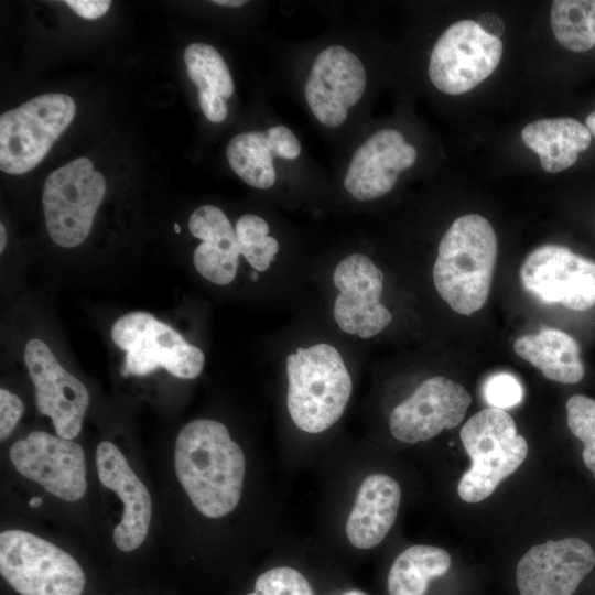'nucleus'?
Listing matches in <instances>:
<instances>
[{
  "label": "nucleus",
  "instance_id": "obj_1",
  "mask_svg": "<svg viewBox=\"0 0 595 595\" xmlns=\"http://www.w3.org/2000/svg\"><path fill=\"white\" fill-rule=\"evenodd\" d=\"M174 467L183 489L205 517H224L238 505L245 455L223 423L197 419L185 424L176 437Z\"/></svg>",
  "mask_w": 595,
  "mask_h": 595
},
{
  "label": "nucleus",
  "instance_id": "obj_2",
  "mask_svg": "<svg viewBox=\"0 0 595 595\" xmlns=\"http://www.w3.org/2000/svg\"><path fill=\"white\" fill-rule=\"evenodd\" d=\"M491 224L478 214L455 219L442 237L433 266L439 295L458 314L472 315L486 303L497 258Z\"/></svg>",
  "mask_w": 595,
  "mask_h": 595
},
{
  "label": "nucleus",
  "instance_id": "obj_3",
  "mask_svg": "<svg viewBox=\"0 0 595 595\" xmlns=\"http://www.w3.org/2000/svg\"><path fill=\"white\" fill-rule=\"evenodd\" d=\"M286 407L294 424L321 433L335 424L349 401L353 382L339 351L318 343L286 357Z\"/></svg>",
  "mask_w": 595,
  "mask_h": 595
},
{
  "label": "nucleus",
  "instance_id": "obj_4",
  "mask_svg": "<svg viewBox=\"0 0 595 595\" xmlns=\"http://www.w3.org/2000/svg\"><path fill=\"white\" fill-rule=\"evenodd\" d=\"M459 437L472 466L462 476L457 493L470 504L488 498L528 454V443L517 433L515 420L500 409L487 408L470 416Z\"/></svg>",
  "mask_w": 595,
  "mask_h": 595
},
{
  "label": "nucleus",
  "instance_id": "obj_5",
  "mask_svg": "<svg viewBox=\"0 0 595 595\" xmlns=\"http://www.w3.org/2000/svg\"><path fill=\"white\" fill-rule=\"evenodd\" d=\"M0 572L21 595H80L85 574L61 548L30 532L0 534Z\"/></svg>",
  "mask_w": 595,
  "mask_h": 595
},
{
  "label": "nucleus",
  "instance_id": "obj_6",
  "mask_svg": "<svg viewBox=\"0 0 595 595\" xmlns=\"http://www.w3.org/2000/svg\"><path fill=\"white\" fill-rule=\"evenodd\" d=\"M76 106L66 94L34 97L0 117V169L23 174L34 169L75 117Z\"/></svg>",
  "mask_w": 595,
  "mask_h": 595
},
{
  "label": "nucleus",
  "instance_id": "obj_7",
  "mask_svg": "<svg viewBox=\"0 0 595 595\" xmlns=\"http://www.w3.org/2000/svg\"><path fill=\"white\" fill-rule=\"evenodd\" d=\"M115 344L126 351L123 375L145 376L164 368L181 379H194L203 370L204 353L187 343L170 325L148 312H131L111 327Z\"/></svg>",
  "mask_w": 595,
  "mask_h": 595
},
{
  "label": "nucleus",
  "instance_id": "obj_8",
  "mask_svg": "<svg viewBox=\"0 0 595 595\" xmlns=\"http://www.w3.org/2000/svg\"><path fill=\"white\" fill-rule=\"evenodd\" d=\"M106 192L104 175L87 158H78L46 178L42 204L51 239L72 248L88 236Z\"/></svg>",
  "mask_w": 595,
  "mask_h": 595
},
{
  "label": "nucleus",
  "instance_id": "obj_9",
  "mask_svg": "<svg viewBox=\"0 0 595 595\" xmlns=\"http://www.w3.org/2000/svg\"><path fill=\"white\" fill-rule=\"evenodd\" d=\"M501 55L499 36L488 33L476 21H457L436 41L429 62V77L442 93L461 95L491 75Z\"/></svg>",
  "mask_w": 595,
  "mask_h": 595
},
{
  "label": "nucleus",
  "instance_id": "obj_10",
  "mask_svg": "<svg viewBox=\"0 0 595 595\" xmlns=\"http://www.w3.org/2000/svg\"><path fill=\"white\" fill-rule=\"evenodd\" d=\"M522 288L544 304L573 311L595 305V261L560 245H542L523 260Z\"/></svg>",
  "mask_w": 595,
  "mask_h": 595
},
{
  "label": "nucleus",
  "instance_id": "obj_11",
  "mask_svg": "<svg viewBox=\"0 0 595 595\" xmlns=\"http://www.w3.org/2000/svg\"><path fill=\"white\" fill-rule=\"evenodd\" d=\"M10 461L22 476L63 500L75 501L86 493L85 454L72 440L31 432L13 443Z\"/></svg>",
  "mask_w": 595,
  "mask_h": 595
},
{
  "label": "nucleus",
  "instance_id": "obj_12",
  "mask_svg": "<svg viewBox=\"0 0 595 595\" xmlns=\"http://www.w3.org/2000/svg\"><path fill=\"white\" fill-rule=\"evenodd\" d=\"M383 279L381 270L366 255L351 253L337 263L333 283L338 295L333 316L343 332L367 339L391 323V312L380 302Z\"/></svg>",
  "mask_w": 595,
  "mask_h": 595
},
{
  "label": "nucleus",
  "instance_id": "obj_13",
  "mask_svg": "<svg viewBox=\"0 0 595 595\" xmlns=\"http://www.w3.org/2000/svg\"><path fill=\"white\" fill-rule=\"evenodd\" d=\"M24 361L35 388L37 410L51 418L57 436L76 437L89 404L85 385L61 366L41 339L26 343Z\"/></svg>",
  "mask_w": 595,
  "mask_h": 595
},
{
  "label": "nucleus",
  "instance_id": "obj_14",
  "mask_svg": "<svg viewBox=\"0 0 595 595\" xmlns=\"http://www.w3.org/2000/svg\"><path fill=\"white\" fill-rule=\"evenodd\" d=\"M470 402L472 396L461 383L443 376L429 378L392 410L390 432L409 444L431 440L458 425Z\"/></svg>",
  "mask_w": 595,
  "mask_h": 595
},
{
  "label": "nucleus",
  "instance_id": "obj_15",
  "mask_svg": "<svg viewBox=\"0 0 595 595\" xmlns=\"http://www.w3.org/2000/svg\"><path fill=\"white\" fill-rule=\"evenodd\" d=\"M367 76L360 58L342 45L318 53L304 87V95L316 119L335 128L345 122L348 108L363 97Z\"/></svg>",
  "mask_w": 595,
  "mask_h": 595
},
{
  "label": "nucleus",
  "instance_id": "obj_16",
  "mask_svg": "<svg viewBox=\"0 0 595 595\" xmlns=\"http://www.w3.org/2000/svg\"><path fill=\"white\" fill-rule=\"evenodd\" d=\"M595 566V551L580 538L533 545L516 570L520 595H573Z\"/></svg>",
  "mask_w": 595,
  "mask_h": 595
},
{
  "label": "nucleus",
  "instance_id": "obj_17",
  "mask_svg": "<svg viewBox=\"0 0 595 595\" xmlns=\"http://www.w3.org/2000/svg\"><path fill=\"white\" fill-rule=\"evenodd\" d=\"M415 160V148L405 142L401 132L379 130L355 151L344 186L358 201L378 198L392 190L399 173Z\"/></svg>",
  "mask_w": 595,
  "mask_h": 595
},
{
  "label": "nucleus",
  "instance_id": "obj_18",
  "mask_svg": "<svg viewBox=\"0 0 595 595\" xmlns=\"http://www.w3.org/2000/svg\"><path fill=\"white\" fill-rule=\"evenodd\" d=\"M96 466L100 483L123 502L113 541L119 550L130 552L141 545L148 534L152 515L150 494L113 443L102 441L98 444Z\"/></svg>",
  "mask_w": 595,
  "mask_h": 595
},
{
  "label": "nucleus",
  "instance_id": "obj_19",
  "mask_svg": "<svg viewBox=\"0 0 595 595\" xmlns=\"http://www.w3.org/2000/svg\"><path fill=\"white\" fill-rule=\"evenodd\" d=\"M401 500V488L390 476L374 474L361 483L346 522V534L355 548L378 545L392 528Z\"/></svg>",
  "mask_w": 595,
  "mask_h": 595
},
{
  "label": "nucleus",
  "instance_id": "obj_20",
  "mask_svg": "<svg viewBox=\"0 0 595 595\" xmlns=\"http://www.w3.org/2000/svg\"><path fill=\"white\" fill-rule=\"evenodd\" d=\"M523 143L540 158L542 169L556 173L572 166L585 151L592 134L574 118L539 119L521 131Z\"/></svg>",
  "mask_w": 595,
  "mask_h": 595
},
{
  "label": "nucleus",
  "instance_id": "obj_21",
  "mask_svg": "<svg viewBox=\"0 0 595 595\" xmlns=\"http://www.w3.org/2000/svg\"><path fill=\"white\" fill-rule=\"evenodd\" d=\"M513 350L549 380L576 383L584 377L578 344L563 331L544 328L538 334L520 336L513 344Z\"/></svg>",
  "mask_w": 595,
  "mask_h": 595
},
{
  "label": "nucleus",
  "instance_id": "obj_22",
  "mask_svg": "<svg viewBox=\"0 0 595 595\" xmlns=\"http://www.w3.org/2000/svg\"><path fill=\"white\" fill-rule=\"evenodd\" d=\"M451 567L445 550L416 544L405 549L393 561L388 574L389 595H425L429 582Z\"/></svg>",
  "mask_w": 595,
  "mask_h": 595
},
{
  "label": "nucleus",
  "instance_id": "obj_23",
  "mask_svg": "<svg viewBox=\"0 0 595 595\" xmlns=\"http://www.w3.org/2000/svg\"><path fill=\"white\" fill-rule=\"evenodd\" d=\"M226 156L231 170L248 185L266 190L274 184V155L266 131L235 136L227 145Z\"/></svg>",
  "mask_w": 595,
  "mask_h": 595
},
{
  "label": "nucleus",
  "instance_id": "obj_24",
  "mask_svg": "<svg viewBox=\"0 0 595 595\" xmlns=\"http://www.w3.org/2000/svg\"><path fill=\"white\" fill-rule=\"evenodd\" d=\"M551 26L558 42L573 52L595 45V0H556L551 8Z\"/></svg>",
  "mask_w": 595,
  "mask_h": 595
},
{
  "label": "nucleus",
  "instance_id": "obj_25",
  "mask_svg": "<svg viewBox=\"0 0 595 595\" xmlns=\"http://www.w3.org/2000/svg\"><path fill=\"white\" fill-rule=\"evenodd\" d=\"M241 255L235 229L213 234L203 239L193 255L197 272L217 285L234 281Z\"/></svg>",
  "mask_w": 595,
  "mask_h": 595
},
{
  "label": "nucleus",
  "instance_id": "obj_26",
  "mask_svg": "<svg viewBox=\"0 0 595 595\" xmlns=\"http://www.w3.org/2000/svg\"><path fill=\"white\" fill-rule=\"evenodd\" d=\"M184 62L198 91H214L223 98L234 93L231 74L218 51L205 43H192L184 51Z\"/></svg>",
  "mask_w": 595,
  "mask_h": 595
},
{
  "label": "nucleus",
  "instance_id": "obj_27",
  "mask_svg": "<svg viewBox=\"0 0 595 595\" xmlns=\"http://www.w3.org/2000/svg\"><path fill=\"white\" fill-rule=\"evenodd\" d=\"M565 408L569 429L583 442V462L595 478V400L575 394L567 399Z\"/></svg>",
  "mask_w": 595,
  "mask_h": 595
},
{
  "label": "nucleus",
  "instance_id": "obj_28",
  "mask_svg": "<svg viewBox=\"0 0 595 595\" xmlns=\"http://www.w3.org/2000/svg\"><path fill=\"white\" fill-rule=\"evenodd\" d=\"M247 595H314L309 581L295 569L278 566L258 576Z\"/></svg>",
  "mask_w": 595,
  "mask_h": 595
},
{
  "label": "nucleus",
  "instance_id": "obj_29",
  "mask_svg": "<svg viewBox=\"0 0 595 595\" xmlns=\"http://www.w3.org/2000/svg\"><path fill=\"white\" fill-rule=\"evenodd\" d=\"M484 398L490 408L509 409L523 398L520 381L511 374L497 372L488 377L483 387Z\"/></svg>",
  "mask_w": 595,
  "mask_h": 595
},
{
  "label": "nucleus",
  "instance_id": "obj_30",
  "mask_svg": "<svg viewBox=\"0 0 595 595\" xmlns=\"http://www.w3.org/2000/svg\"><path fill=\"white\" fill-rule=\"evenodd\" d=\"M266 133L274 156L295 160L300 155L301 143L288 127L274 126L266 130Z\"/></svg>",
  "mask_w": 595,
  "mask_h": 595
},
{
  "label": "nucleus",
  "instance_id": "obj_31",
  "mask_svg": "<svg viewBox=\"0 0 595 595\" xmlns=\"http://www.w3.org/2000/svg\"><path fill=\"white\" fill-rule=\"evenodd\" d=\"M269 230L268 223L255 214L242 215L235 225V231L241 250L268 237Z\"/></svg>",
  "mask_w": 595,
  "mask_h": 595
},
{
  "label": "nucleus",
  "instance_id": "obj_32",
  "mask_svg": "<svg viewBox=\"0 0 595 595\" xmlns=\"http://www.w3.org/2000/svg\"><path fill=\"white\" fill-rule=\"evenodd\" d=\"M23 402L9 390L0 389V440H6L23 414Z\"/></svg>",
  "mask_w": 595,
  "mask_h": 595
},
{
  "label": "nucleus",
  "instance_id": "obj_33",
  "mask_svg": "<svg viewBox=\"0 0 595 595\" xmlns=\"http://www.w3.org/2000/svg\"><path fill=\"white\" fill-rule=\"evenodd\" d=\"M279 252V242L274 237L268 236L262 240L241 250V255L256 271H266Z\"/></svg>",
  "mask_w": 595,
  "mask_h": 595
},
{
  "label": "nucleus",
  "instance_id": "obj_34",
  "mask_svg": "<svg viewBox=\"0 0 595 595\" xmlns=\"http://www.w3.org/2000/svg\"><path fill=\"white\" fill-rule=\"evenodd\" d=\"M198 102L210 122H221L226 119L228 109L225 98L214 91H198Z\"/></svg>",
  "mask_w": 595,
  "mask_h": 595
},
{
  "label": "nucleus",
  "instance_id": "obj_35",
  "mask_svg": "<svg viewBox=\"0 0 595 595\" xmlns=\"http://www.w3.org/2000/svg\"><path fill=\"white\" fill-rule=\"evenodd\" d=\"M65 3L79 17L94 20L102 17L109 9V0H66Z\"/></svg>",
  "mask_w": 595,
  "mask_h": 595
},
{
  "label": "nucleus",
  "instance_id": "obj_36",
  "mask_svg": "<svg viewBox=\"0 0 595 595\" xmlns=\"http://www.w3.org/2000/svg\"><path fill=\"white\" fill-rule=\"evenodd\" d=\"M246 2L247 1H244V0H215L213 1V3L215 4L223 6V7H231V8L240 7L245 4Z\"/></svg>",
  "mask_w": 595,
  "mask_h": 595
},
{
  "label": "nucleus",
  "instance_id": "obj_37",
  "mask_svg": "<svg viewBox=\"0 0 595 595\" xmlns=\"http://www.w3.org/2000/svg\"><path fill=\"white\" fill-rule=\"evenodd\" d=\"M586 128L595 137V111L591 112L586 118Z\"/></svg>",
  "mask_w": 595,
  "mask_h": 595
},
{
  "label": "nucleus",
  "instance_id": "obj_38",
  "mask_svg": "<svg viewBox=\"0 0 595 595\" xmlns=\"http://www.w3.org/2000/svg\"><path fill=\"white\" fill-rule=\"evenodd\" d=\"M0 251L2 252L7 244V230L3 224H0Z\"/></svg>",
  "mask_w": 595,
  "mask_h": 595
},
{
  "label": "nucleus",
  "instance_id": "obj_39",
  "mask_svg": "<svg viewBox=\"0 0 595 595\" xmlns=\"http://www.w3.org/2000/svg\"><path fill=\"white\" fill-rule=\"evenodd\" d=\"M42 504V498L41 497H33L30 499L29 501V506L30 507H33V508H36L39 507L40 505Z\"/></svg>",
  "mask_w": 595,
  "mask_h": 595
},
{
  "label": "nucleus",
  "instance_id": "obj_40",
  "mask_svg": "<svg viewBox=\"0 0 595 595\" xmlns=\"http://www.w3.org/2000/svg\"><path fill=\"white\" fill-rule=\"evenodd\" d=\"M343 595H368V594L359 589H349L345 592Z\"/></svg>",
  "mask_w": 595,
  "mask_h": 595
},
{
  "label": "nucleus",
  "instance_id": "obj_41",
  "mask_svg": "<svg viewBox=\"0 0 595 595\" xmlns=\"http://www.w3.org/2000/svg\"><path fill=\"white\" fill-rule=\"evenodd\" d=\"M174 229H175L176 232H180V231H181V228H180V226H178L176 223L174 224Z\"/></svg>",
  "mask_w": 595,
  "mask_h": 595
},
{
  "label": "nucleus",
  "instance_id": "obj_42",
  "mask_svg": "<svg viewBox=\"0 0 595 595\" xmlns=\"http://www.w3.org/2000/svg\"><path fill=\"white\" fill-rule=\"evenodd\" d=\"M251 278H252V280H253V281H256V280H257V278H258V275H257V271H255V272H253V273L251 274Z\"/></svg>",
  "mask_w": 595,
  "mask_h": 595
}]
</instances>
